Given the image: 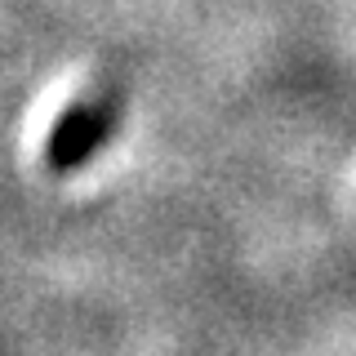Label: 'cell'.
I'll return each instance as SVG.
<instances>
[{"instance_id": "1", "label": "cell", "mask_w": 356, "mask_h": 356, "mask_svg": "<svg viewBox=\"0 0 356 356\" xmlns=\"http://www.w3.org/2000/svg\"><path fill=\"white\" fill-rule=\"evenodd\" d=\"M120 111H125V94L116 85H98L89 94H81L54 120L49 143H44V170L49 174H76L81 165H89L107 147L111 134H116Z\"/></svg>"}]
</instances>
